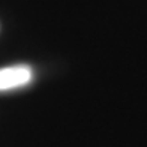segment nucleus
I'll return each mask as SVG.
<instances>
[{
  "instance_id": "1",
  "label": "nucleus",
  "mask_w": 147,
  "mask_h": 147,
  "mask_svg": "<svg viewBox=\"0 0 147 147\" xmlns=\"http://www.w3.org/2000/svg\"><path fill=\"white\" fill-rule=\"evenodd\" d=\"M32 68L27 65L0 68V92L23 87L32 81Z\"/></svg>"
}]
</instances>
